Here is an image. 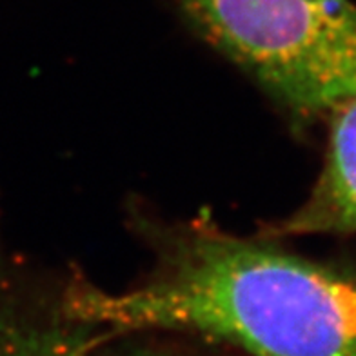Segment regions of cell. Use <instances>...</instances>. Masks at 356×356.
<instances>
[{
  "instance_id": "1",
  "label": "cell",
  "mask_w": 356,
  "mask_h": 356,
  "mask_svg": "<svg viewBox=\"0 0 356 356\" xmlns=\"http://www.w3.org/2000/svg\"><path fill=\"white\" fill-rule=\"evenodd\" d=\"M149 273L106 291L82 278L62 304L100 333L168 331L245 356H356V266L213 225L149 224Z\"/></svg>"
},
{
  "instance_id": "2",
  "label": "cell",
  "mask_w": 356,
  "mask_h": 356,
  "mask_svg": "<svg viewBox=\"0 0 356 356\" xmlns=\"http://www.w3.org/2000/svg\"><path fill=\"white\" fill-rule=\"evenodd\" d=\"M204 40L248 73L296 124L356 99L351 0H175Z\"/></svg>"
},
{
  "instance_id": "3",
  "label": "cell",
  "mask_w": 356,
  "mask_h": 356,
  "mask_svg": "<svg viewBox=\"0 0 356 356\" xmlns=\"http://www.w3.org/2000/svg\"><path fill=\"white\" fill-rule=\"evenodd\" d=\"M99 333L73 318L58 293L0 264V356H97Z\"/></svg>"
},
{
  "instance_id": "4",
  "label": "cell",
  "mask_w": 356,
  "mask_h": 356,
  "mask_svg": "<svg viewBox=\"0 0 356 356\" xmlns=\"http://www.w3.org/2000/svg\"><path fill=\"white\" fill-rule=\"evenodd\" d=\"M327 124L325 156L309 197L264 236L356 234V99L340 106Z\"/></svg>"
},
{
  "instance_id": "5",
  "label": "cell",
  "mask_w": 356,
  "mask_h": 356,
  "mask_svg": "<svg viewBox=\"0 0 356 356\" xmlns=\"http://www.w3.org/2000/svg\"><path fill=\"white\" fill-rule=\"evenodd\" d=\"M111 356H178L171 355V353L165 351H156V349H151V347H129V349H122V351L115 353Z\"/></svg>"
}]
</instances>
